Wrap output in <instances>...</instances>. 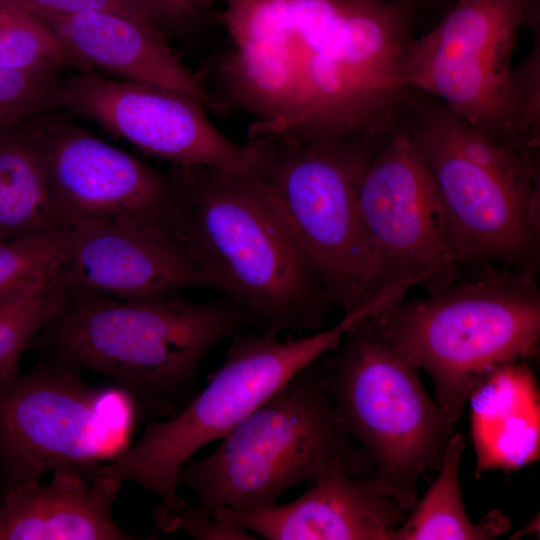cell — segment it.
<instances>
[{
  "label": "cell",
  "instance_id": "6da1fadb",
  "mask_svg": "<svg viewBox=\"0 0 540 540\" xmlns=\"http://www.w3.org/2000/svg\"><path fill=\"white\" fill-rule=\"evenodd\" d=\"M227 47L203 85L251 120L247 142L343 144L377 137L414 90L412 7L390 0H214Z\"/></svg>",
  "mask_w": 540,
  "mask_h": 540
},
{
  "label": "cell",
  "instance_id": "7a4b0ae2",
  "mask_svg": "<svg viewBox=\"0 0 540 540\" xmlns=\"http://www.w3.org/2000/svg\"><path fill=\"white\" fill-rule=\"evenodd\" d=\"M249 328L246 311L226 296L125 300L68 289L39 334L51 360L110 378L133 396L141 416L170 417L190 398L207 353Z\"/></svg>",
  "mask_w": 540,
  "mask_h": 540
},
{
  "label": "cell",
  "instance_id": "3957f363",
  "mask_svg": "<svg viewBox=\"0 0 540 540\" xmlns=\"http://www.w3.org/2000/svg\"><path fill=\"white\" fill-rule=\"evenodd\" d=\"M173 168L186 197L191 256L215 291L242 306L254 330L323 329L334 305L262 180L254 172Z\"/></svg>",
  "mask_w": 540,
  "mask_h": 540
},
{
  "label": "cell",
  "instance_id": "277c9868",
  "mask_svg": "<svg viewBox=\"0 0 540 540\" xmlns=\"http://www.w3.org/2000/svg\"><path fill=\"white\" fill-rule=\"evenodd\" d=\"M322 357L238 423L210 455L181 468L178 487L195 495L201 514L273 506L291 488L336 469L374 476L371 461L336 416Z\"/></svg>",
  "mask_w": 540,
  "mask_h": 540
},
{
  "label": "cell",
  "instance_id": "5b68a950",
  "mask_svg": "<svg viewBox=\"0 0 540 540\" xmlns=\"http://www.w3.org/2000/svg\"><path fill=\"white\" fill-rule=\"evenodd\" d=\"M368 318L384 339L426 371L435 401L456 424L488 375L538 354L540 289L536 274L489 268Z\"/></svg>",
  "mask_w": 540,
  "mask_h": 540
},
{
  "label": "cell",
  "instance_id": "8992f818",
  "mask_svg": "<svg viewBox=\"0 0 540 540\" xmlns=\"http://www.w3.org/2000/svg\"><path fill=\"white\" fill-rule=\"evenodd\" d=\"M365 315L363 310L345 314L331 327L288 339L258 330L236 333L201 392L168 419L149 422L133 447L97 465L96 472L121 483L132 481L158 496L153 511L157 530L175 532L189 504L177 492L185 463L222 439L297 372L335 349Z\"/></svg>",
  "mask_w": 540,
  "mask_h": 540
},
{
  "label": "cell",
  "instance_id": "52a82bcc",
  "mask_svg": "<svg viewBox=\"0 0 540 540\" xmlns=\"http://www.w3.org/2000/svg\"><path fill=\"white\" fill-rule=\"evenodd\" d=\"M322 357L336 416L374 467V478L408 513L417 484L438 471L453 423L424 388L419 368L375 329L368 316Z\"/></svg>",
  "mask_w": 540,
  "mask_h": 540
},
{
  "label": "cell",
  "instance_id": "ba28073f",
  "mask_svg": "<svg viewBox=\"0 0 540 540\" xmlns=\"http://www.w3.org/2000/svg\"><path fill=\"white\" fill-rule=\"evenodd\" d=\"M378 137L326 145L253 144L258 151L253 172L311 260L334 307L344 315L369 307L373 297L374 266L359 214L357 184Z\"/></svg>",
  "mask_w": 540,
  "mask_h": 540
},
{
  "label": "cell",
  "instance_id": "9c48e42d",
  "mask_svg": "<svg viewBox=\"0 0 540 540\" xmlns=\"http://www.w3.org/2000/svg\"><path fill=\"white\" fill-rule=\"evenodd\" d=\"M140 416L123 388L92 387L80 370L55 360L1 380L2 484L110 461L128 448Z\"/></svg>",
  "mask_w": 540,
  "mask_h": 540
},
{
  "label": "cell",
  "instance_id": "30bf717a",
  "mask_svg": "<svg viewBox=\"0 0 540 540\" xmlns=\"http://www.w3.org/2000/svg\"><path fill=\"white\" fill-rule=\"evenodd\" d=\"M25 123L67 228H136L191 256L186 197L173 167L167 172L149 167L57 115L43 112Z\"/></svg>",
  "mask_w": 540,
  "mask_h": 540
},
{
  "label": "cell",
  "instance_id": "8fae6325",
  "mask_svg": "<svg viewBox=\"0 0 540 540\" xmlns=\"http://www.w3.org/2000/svg\"><path fill=\"white\" fill-rule=\"evenodd\" d=\"M357 202L374 266V314L416 286L430 294L458 279L435 182L400 118L375 141L359 176Z\"/></svg>",
  "mask_w": 540,
  "mask_h": 540
},
{
  "label": "cell",
  "instance_id": "7c38bea8",
  "mask_svg": "<svg viewBox=\"0 0 540 540\" xmlns=\"http://www.w3.org/2000/svg\"><path fill=\"white\" fill-rule=\"evenodd\" d=\"M535 9L536 0H455L431 30L410 42L409 84L508 145L512 55Z\"/></svg>",
  "mask_w": 540,
  "mask_h": 540
},
{
  "label": "cell",
  "instance_id": "4fadbf2b",
  "mask_svg": "<svg viewBox=\"0 0 540 540\" xmlns=\"http://www.w3.org/2000/svg\"><path fill=\"white\" fill-rule=\"evenodd\" d=\"M56 106L89 119L142 151L180 167L244 174L255 170L257 148L224 135L204 104L184 94L94 69L61 79Z\"/></svg>",
  "mask_w": 540,
  "mask_h": 540
},
{
  "label": "cell",
  "instance_id": "5bb4252c",
  "mask_svg": "<svg viewBox=\"0 0 540 540\" xmlns=\"http://www.w3.org/2000/svg\"><path fill=\"white\" fill-rule=\"evenodd\" d=\"M402 122L435 182L440 226L458 268L537 274L540 204L466 160L406 112Z\"/></svg>",
  "mask_w": 540,
  "mask_h": 540
},
{
  "label": "cell",
  "instance_id": "9a60e30c",
  "mask_svg": "<svg viewBox=\"0 0 540 540\" xmlns=\"http://www.w3.org/2000/svg\"><path fill=\"white\" fill-rule=\"evenodd\" d=\"M62 277L68 289L125 300L190 288L215 290L183 248L152 233L114 225L71 230Z\"/></svg>",
  "mask_w": 540,
  "mask_h": 540
},
{
  "label": "cell",
  "instance_id": "2e32d148",
  "mask_svg": "<svg viewBox=\"0 0 540 540\" xmlns=\"http://www.w3.org/2000/svg\"><path fill=\"white\" fill-rule=\"evenodd\" d=\"M214 515L267 540H391L408 511L374 476L336 469L289 503Z\"/></svg>",
  "mask_w": 540,
  "mask_h": 540
},
{
  "label": "cell",
  "instance_id": "e0dca14e",
  "mask_svg": "<svg viewBox=\"0 0 540 540\" xmlns=\"http://www.w3.org/2000/svg\"><path fill=\"white\" fill-rule=\"evenodd\" d=\"M34 14L62 40L81 69L97 68L210 104L200 77L181 62L151 20L106 11Z\"/></svg>",
  "mask_w": 540,
  "mask_h": 540
},
{
  "label": "cell",
  "instance_id": "ac0fdd59",
  "mask_svg": "<svg viewBox=\"0 0 540 540\" xmlns=\"http://www.w3.org/2000/svg\"><path fill=\"white\" fill-rule=\"evenodd\" d=\"M49 483L30 480L0 492V540H134L112 518L121 482L95 467H66Z\"/></svg>",
  "mask_w": 540,
  "mask_h": 540
},
{
  "label": "cell",
  "instance_id": "d6986e66",
  "mask_svg": "<svg viewBox=\"0 0 540 540\" xmlns=\"http://www.w3.org/2000/svg\"><path fill=\"white\" fill-rule=\"evenodd\" d=\"M467 405L478 473L517 470L538 460L540 395L526 362L492 372L474 389Z\"/></svg>",
  "mask_w": 540,
  "mask_h": 540
},
{
  "label": "cell",
  "instance_id": "ffe728a7",
  "mask_svg": "<svg viewBox=\"0 0 540 540\" xmlns=\"http://www.w3.org/2000/svg\"><path fill=\"white\" fill-rule=\"evenodd\" d=\"M25 121L0 127V240L67 228Z\"/></svg>",
  "mask_w": 540,
  "mask_h": 540
},
{
  "label": "cell",
  "instance_id": "44dd1931",
  "mask_svg": "<svg viewBox=\"0 0 540 540\" xmlns=\"http://www.w3.org/2000/svg\"><path fill=\"white\" fill-rule=\"evenodd\" d=\"M464 447L463 435L454 431L436 479L391 540H490L507 531L508 519L499 511L477 524L468 517L459 480Z\"/></svg>",
  "mask_w": 540,
  "mask_h": 540
},
{
  "label": "cell",
  "instance_id": "7402d4cb",
  "mask_svg": "<svg viewBox=\"0 0 540 540\" xmlns=\"http://www.w3.org/2000/svg\"><path fill=\"white\" fill-rule=\"evenodd\" d=\"M0 66L31 72L81 69L56 33L16 0H0Z\"/></svg>",
  "mask_w": 540,
  "mask_h": 540
},
{
  "label": "cell",
  "instance_id": "603a6c76",
  "mask_svg": "<svg viewBox=\"0 0 540 540\" xmlns=\"http://www.w3.org/2000/svg\"><path fill=\"white\" fill-rule=\"evenodd\" d=\"M68 295L62 274L0 301V381L18 373L22 353Z\"/></svg>",
  "mask_w": 540,
  "mask_h": 540
},
{
  "label": "cell",
  "instance_id": "cb8c5ba5",
  "mask_svg": "<svg viewBox=\"0 0 540 540\" xmlns=\"http://www.w3.org/2000/svg\"><path fill=\"white\" fill-rule=\"evenodd\" d=\"M71 229L0 240V301L62 273Z\"/></svg>",
  "mask_w": 540,
  "mask_h": 540
},
{
  "label": "cell",
  "instance_id": "d4e9b609",
  "mask_svg": "<svg viewBox=\"0 0 540 540\" xmlns=\"http://www.w3.org/2000/svg\"><path fill=\"white\" fill-rule=\"evenodd\" d=\"M508 145L539 155L540 39L539 33L525 58L513 67L509 95Z\"/></svg>",
  "mask_w": 540,
  "mask_h": 540
},
{
  "label": "cell",
  "instance_id": "484cf974",
  "mask_svg": "<svg viewBox=\"0 0 540 540\" xmlns=\"http://www.w3.org/2000/svg\"><path fill=\"white\" fill-rule=\"evenodd\" d=\"M58 71H21L0 66V127L21 123L56 106Z\"/></svg>",
  "mask_w": 540,
  "mask_h": 540
},
{
  "label": "cell",
  "instance_id": "4316f807",
  "mask_svg": "<svg viewBox=\"0 0 540 540\" xmlns=\"http://www.w3.org/2000/svg\"><path fill=\"white\" fill-rule=\"evenodd\" d=\"M160 29L184 31L209 15L214 0H136Z\"/></svg>",
  "mask_w": 540,
  "mask_h": 540
},
{
  "label": "cell",
  "instance_id": "83f0119b",
  "mask_svg": "<svg viewBox=\"0 0 540 540\" xmlns=\"http://www.w3.org/2000/svg\"><path fill=\"white\" fill-rule=\"evenodd\" d=\"M199 540H254L250 530L243 525L219 518L216 515L201 514L196 506L188 504L176 521V531Z\"/></svg>",
  "mask_w": 540,
  "mask_h": 540
},
{
  "label": "cell",
  "instance_id": "f1b7e54d",
  "mask_svg": "<svg viewBox=\"0 0 540 540\" xmlns=\"http://www.w3.org/2000/svg\"><path fill=\"white\" fill-rule=\"evenodd\" d=\"M33 13L106 11L151 20L136 0H16ZM152 21V20H151ZM153 22V21H152Z\"/></svg>",
  "mask_w": 540,
  "mask_h": 540
},
{
  "label": "cell",
  "instance_id": "f546056e",
  "mask_svg": "<svg viewBox=\"0 0 540 540\" xmlns=\"http://www.w3.org/2000/svg\"><path fill=\"white\" fill-rule=\"evenodd\" d=\"M390 1H396V2H399V3H403V4H406L410 7L411 6V3L415 2V1H420V0H390Z\"/></svg>",
  "mask_w": 540,
  "mask_h": 540
}]
</instances>
